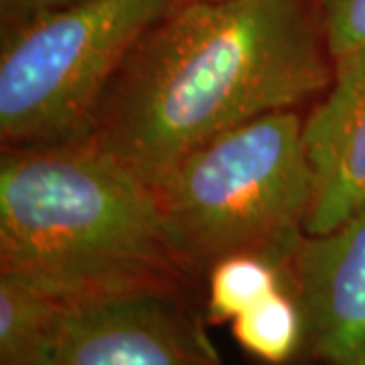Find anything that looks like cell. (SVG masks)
Segmentation results:
<instances>
[{"label":"cell","instance_id":"obj_13","mask_svg":"<svg viewBox=\"0 0 365 365\" xmlns=\"http://www.w3.org/2000/svg\"><path fill=\"white\" fill-rule=\"evenodd\" d=\"M321 365H329V364H321Z\"/></svg>","mask_w":365,"mask_h":365},{"label":"cell","instance_id":"obj_5","mask_svg":"<svg viewBox=\"0 0 365 365\" xmlns=\"http://www.w3.org/2000/svg\"><path fill=\"white\" fill-rule=\"evenodd\" d=\"M189 292L67 300L41 365H223Z\"/></svg>","mask_w":365,"mask_h":365},{"label":"cell","instance_id":"obj_1","mask_svg":"<svg viewBox=\"0 0 365 365\" xmlns=\"http://www.w3.org/2000/svg\"><path fill=\"white\" fill-rule=\"evenodd\" d=\"M331 78L313 0H177L120 67L86 143L153 187L213 136L321 98Z\"/></svg>","mask_w":365,"mask_h":365},{"label":"cell","instance_id":"obj_3","mask_svg":"<svg viewBox=\"0 0 365 365\" xmlns=\"http://www.w3.org/2000/svg\"><path fill=\"white\" fill-rule=\"evenodd\" d=\"M153 191L170 248L197 282L235 254L288 270L314 201L299 110L213 136L177 160Z\"/></svg>","mask_w":365,"mask_h":365},{"label":"cell","instance_id":"obj_12","mask_svg":"<svg viewBox=\"0 0 365 365\" xmlns=\"http://www.w3.org/2000/svg\"><path fill=\"white\" fill-rule=\"evenodd\" d=\"M81 0H0V21L2 26L14 25L37 14L49 13L55 9H63Z\"/></svg>","mask_w":365,"mask_h":365},{"label":"cell","instance_id":"obj_11","mask_svg":"<svg viewBox=\"0 0 365 365\" xmlns=\"http://www.w3.org/2000/svg\"><path fill=\"white\" fill-rule=\"evenodd\" d=\"M335 57L365 47V0H313Z\"/></svg>","mask_w":365,"mask_h":365},{"label":"cell","instance_id":"obj_7","mask_svg":"<svg viewBox=\"0 0 365 365\" xmlns=\"http://www.w3.org/2000/svg\"><path fill=\"white\" fill-rule=\"evenodd\" d=\"M314 175L307 234H325L365 203V47L333 59L325 93L302 118Z\"/></svg>","mask_w":365,"mask_h":365},{"label":"cell","instance_id":"obj_9","mask_svg":"<svg viewBox=\"0 0 365 365\" xmlns=\"http://www.w3.org/2000/svg\"><path fill=\"white\" fill-rule=\"evenodd\" d=\"M205 319L207 323H232L270 294L290 288V274L280 264L254 256L235 254L220 260L205 276Z\"/></svg>","mask_w":365,"mask_h":365},{"label":"cell","instance_id":"obj_2","mask_svg":"<svg viewBox=\"0 0 365 365\" xmlns=\"http://www.w3.org/2000/svg\"><path fill=\"white\" fill-rule=\"evenodd\" d=\"M0 274L69 300L197 284L153 187L86 140L2 146Z\"/></svg>","mask_w":365,"mask_h":365},{"label":"cell","instance_id":"obj_4","mask_svg":"<svg viewBox=\"0 0 365 365\" xmlns=\"http://www.w3.org/2000/svg\"><path fill=\"white\" fill-rule=\"evenodd\" d=\"M175 2L81 0L2 26V146L83 143L120 67Z\"/></svg>","mask_w":365,"mask_h":365},{"label":"cell","instance_id":"obj_6","mask_svg":"<svg viewBox=\"0 0 365 365\" xmlns=\"http://www.w3.org/2000/svg\"><path fill=\"white\" fill-rule=\"evenodd\" d=\"M290 288L321 364L365 365V203L325 234H304L290 260Z\"/></svg>","mask_w":365,"mask_h":365},{"label":"cell","instance_id":"obj_8","mask_svg":"<svg viewBox=\"0 0 365 365\" xmlns=\"http://www.w3.org/2000/svg\"><path fill=\"white\" fill-rule=\"evenodd\" d=\"M69 299L0 274V365H41Z\"/></svg>","mask_w":365,"mask_h":365},{"label":"cell","instance_id":"obj_10","mask_svg":"<svg viewBox=\"0 0 365 365\" xmlns=\"http://www.w3.org/2000/svg\"><path fill=\"white\" fill-rule=\"evenodd\" d=\"M235 341L254 359L288 364L307 347V323L292 288H282L232 321Z\"/></svg>","mask_w":365,"mask_h":365}]
</instances>
